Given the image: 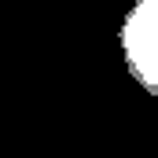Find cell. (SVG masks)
I'll use <instances>...</instances> for the list:
<instances>
[{
  "mask_svg": "<svg viewBox=\"0 0 158 158\" xmlns=\"http://www.w3.org/2000/svg\"><path fill=\"white\" fill-rule=\"evenodd\" d=\"M121 52L132 77L158 96V0H136L121 26Z\"/></svg>",
  "mask_w": 158,
  "mask_h": 158,
  "instance_id": "6da1fadb",
  "label": "cell"
}]
</instances>
